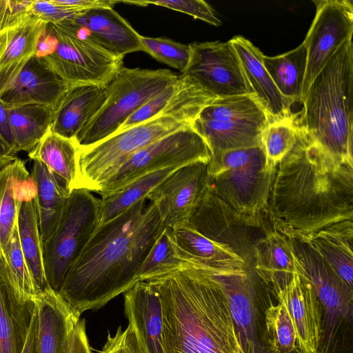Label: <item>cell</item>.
I'll return each instance as SVG.
<instances>
[{"label":"cell","instance_id":"cell-13","mask_svg":"<svg viewBox=\"0 0 353 353\" xmlns=\"http://www.w3.org/2000/svg\"><path fill=\"white\" fill-rule=\"evenodd\" d=\"M32 0H0V97L35 56L48 22L32 14Z\"/></svg>","mask_w":353,"mask_h":353},{"label":"cell","instance_id":"cell-39","mask_svg":"<svg viewBox=\"0 0 353 353\" xmlns=\"http://www.w3.org/2000/svg\"><path fill=\"white\" fill-rule=\"evenodd\" d=\"M297 128V116L292 114L266 125L261 134V144L269 166H276L292 149Z\"/></svg>","mask_w":353,"mask_h":353},{"label":"cell","instance_id":"cell-2","mask_svg":"<svg viewBox=\"0 0 353 353\" xmlns=\"http://www.w3.org/2000/svg\"><path fill=\"white\" fill-rule=\"evenodd\" d=\"M165 228L147 198L99 224L57 293L79 315L104 306L137 283L140 266Z\"/></svg>","mask_w":353,"mask_h":353},{"label":"cell","instance_id":"cell-38","mask_svg":"<svg viewBox=\"0 0 353 353\" xmlns=\"http://www.w3.org/2000/svg\"><path fill=\"white\" fill-rule=\"evenodd\" d=\"M268 343L272 353H303L295 327L283 301L270 305L265 312Z\"/></svg>","mask_w":353,"mask_h":353},{"label":"cell","instance_id":"cell-9","mask_svg":"<svg viewBox=\"0 0 353 353\" xmlns=\"http://www.w3.org/2000/svg\"><path fill=\"white\" fill-rule=\"evenodd\" d=\"M100 199L84 188L70 192L61 219L42 243L48 286L58 292L68 270L99 224Z\"/></svg>","mask_w":353,"mask_h":353},{"label":"cell","instance_id":"cell-29","mask_svg":"<svg viewBox=\"0 0 353 353\" xmlns=\"http://www.w3.org/2000/svg\"><path fill=\"white\" fill-rule=\"evenodd\" d=\"M35 301L20 303L0 271V353H21Z\"/></svg>","mask_w":353,"mask_h":353},{"label":"cell","instance_id":"cell-48","mask_svg":"<svg viewBox=\"0 0 353 353\" xmlns=\"http://www.w3.org/2000/svg\"><path fill=\"white\" fill-rule=\"evenodd\" d=\"M17 158L16 154L0 139V169L10 163Z\"/></svg>","mask_w":353,"mask_h":353},{"label":"cell","instance_id":"cell-37","mask_svg":"<svg viewBox=\"0 0 353 353\" xmlns=\"http://www.w3.org/2000/svg\"><path fill=\"white\" fill-rule=\"evenodd\" d=\"M188 263L184 261L165 227L154 242L139 270L137 281H148L165 275Z\"/></svg>","mask_w":353,"mask_h":353},{"label":"cell","instance_id":"cell-18","mask_svg":"<svg viewBox=\"0 0 353 353\" xmlns=\"http://www.w3.org/2000/svg\"><path fill=\"white\" fill-rule=\"evenodd\" d=\"M58 23L117 57L143 51L141 34L113 8L90 10Z\"/></svg>","mask_w":353,"mask_h":353},{"label":"cell","instance_id":"cell-11","mask_svg":"<svg viewBox=\"0 0 353 353\" xmlns=\"http://www.w3.org/2000/svg\"><path fill=\"white\" fill-rule=\"evenodd\" d=\"M210 150L192 127L180 129L131 154L97 188L101 197L108 196L148 173L196 161H209Z\"/></svg>","mask_w":353,"mask_h":353},{"label":"cell","instance_id":"cell-20","mask_svg":"<svg viewBox=\"0 0 353 353\" xmlns=\"http://www.w3.org/2000/svg\"><path fill=\"white\" fill-rule=\"evenodd\" d=\"M124 312L143 353H166L161 301L149 282H138L124 293Z\"/></svg>","mask_w":353,"mask_h":353},{"label":"cell","instance_id":"cell-14","mask_svg":"<svg viewBox=\"0 0 353 353\" xmlns=\"http://www.w3.org/2000/svg\"><path fill=\"white\" fill-rule=\"evenodd\" d=\"M191 56L181 74L216 98L250 95L238 55L230 41L190 43Z\"/></svg>","mask_w":353,"mask_h":353},{"label":"cell","instance_id":"cell-16","mask_svg":"<svg viewBox=\"0 0 353 353\" xmlns=\"http://www.w3.org/2000/svg\"><path fill=\"white\" fill-rule=\"evenodd\" d=\"M208 162L199 161L179 168L148 195L165 227L188 223L208 183Z\"/></svg>","mask_w":353,"mask_h":353},{"label":"cell","instance_id":"cell-26","mask_svg":"<svg viewBox=\"0 0 353 353\" xmlns=\"http://www.w3.org/2000/svg\"><path fill=\"white\" fill-rule=\"evenodd\" d=\"M106 86L82 85L70 87L56 110L50 131L74 139L102 106Z\"/></svg>","mask_w":353,"mask_h":353},{"label":"cell","instance_id":"cell-31","mask_svg":"<svg viewBox=\"0 0 353 353\" xmlns=\"http://www.w3.org/2000/svg\"><path fill=\"white\" fill-rule=\"evenodd\" d=\"M34 196L35 192L21 201L17 228L23 254L38 289L43 293L50 287L45 274L42 241Z\"/></svg>","mask_w":353,"mask_h":353},{"label":"cell","instance_id":"cell-6","mask_svg":"<svg viewBox=\"0 0 353 353\" xmlns=\"http://www.w3.org/2000/svg\"><path fill=\"white\" fill-rule=\"evenodd\" d=\"M275 168L268 165L262 144L215 153L208 162V185L238 214L264 223Z\"/></svg>","mask_w":353,"mask_h":353},{"label":"cell","instance_id":"cell-19","mask_svg":"<svg viewBox=\"0 0 353 353\" xmlns=\"http://www.w3.org/2000/svg\"><path fill=\"white\" fill-rule=\"evenodd\" d=\"M274 292L290 313L303 353H317L323 336L322 311L310 283L295 266L290 281Z\"/></svg>","mask_w":353,"mask_h":353},{"label":"cell","instance_id":"cell-33","mask_svg":"<svg viewBox=\"0 0 353 353\" xmlns=\"http://www.w3.org/2000/svg\"><path fill=\"white\" fill-rule=\"evenodd\" d=\"M264 66L280 93L292 105L301 103L307 67V48L303 41L283 54L263 55Z\"/></svg>","mask_w":353,"mask_h":353},{"label":"cell","instance_id":"cell-17","mask_svg":"<svg viewBox=\"0 0 353 353\" xmlns=\"http://www.w3.org/2000/svg\"><path fill=\"white\" fill-rule=\"evenodd\" d=\"M196 267L206 271L221 288L244 352L257 353L256 299L259 275L254 268Z\"/></svg>","mask_w":353,"mask_h":353},{"label":"cell","instance_id":"cell-27","mask_svg":"<svg viewBox=\"0 0 353 353\" xmlns=\"http://www.w3.org/2000/svg\"><path fill=\"white\" fill-rule=\"evenodd\" d=\"M42 243L59 224L70 194L66 183L43 163L34 161L30 173Z\"/></svg>","mask_w":353,"mask_h":353},{"label":"cell","instance_id":"cell-30","mask_svg":"<svg viewBox=\"0 0 353 353\" xmlns=\"http://www.w3.org/2000/svg\"><path fill=\"white\" fill-rule=\"evenodd\" d=\"M307 237L341 279L353 289V221L333 225Z\"/></svg>","mask_w":353,"mask_h":353},{"label":"cell","instance_id":"cell-10","mask_svg":"<svg viewBox=\"0 0 353 353\" xmlns=\"http://www.w3.org/2000/svg\"><path fill=\"white\" fill-rule=\"evenodd\" d=\"M270 123L252 96L216 98L205 107L192 123L205 141L211 155L261 144V134Z\"/></svg>","mask_w":353,"mask_h":353},{"label":"cell","instance_id":"cell-34","mask_svg":"<svg viewBox=\"0 0 353 353\" xmlns=\"http://www.w3.org/2000/svg\"><path fill=\"white\" fill-rule=\"evenodd\" d=\"M77 154L78 146L74 139L60 136L50 129L28 156L45 164L66 183L71 191L77 181Z\"/></svg>","mask_w":353,"mask_h":353},{"label":"cell","instance_id":"cell-4","mask_svg":"<svg viewBox=\"0 0 353 353\" xmlns=\"http://www.w3.org/2000/svg\"><path fill=\"white\" fill-rule=\"evenodd\" d=\"M214 97L189 78L165 109L152 118L131 126L94 145L78 148L77 176L74 189L94 192L97 187L131 154L154 141L192 125Z\"/></svg>","mask_w":353,"mask_h":353},{"label":"cell","instance_id":"cell-5","mask_svg":"<svg viewBox=\"0 0 353 353\" xmlns=\"http://www.w3.org/2000/svg\"><path fill=\"white\" fill-rule=\"evenodd\" d=\"M300 124L327 154L353 163V43L345 41L311 83Z\"/></svg>","mask_w":353,"mask_h":353},{"label":"cell","instance_id":"cell-12","mask_svg":"<svg viewBox=\"0 0 353 353\" xmlns=\"http://www.w3.org/2000/svg\"><path fill=\"white\" fill-rule=\"evenodd\" d=\"M193 229L234 252L253 268L254 245L271 225L268 221L256 223L234 212L219 199L208 183L187 223Z\"/></svg>","mask_w":353,"mask_h":353},{"label":"cell","instance_id":"cell-42","mask_svg":"<svg viewBox=\"0 0 353 353\" xmlns=\"http://www.w3.org/2000/svg\"><path fill=\"white\" fill-rule=\"evenodd\" d=\"M99 353H143L132 328L119 326L115 334H109Z\"/></svg>","mask_w":353,"mask_h":353},{"label":"cell","instance_id":"cell-22","mask_svg":"<svg viewBox=\"0 0 353 353\" xmlns=\"http://www.w3.org/2000/svg\"><path fill=\"white\" fill-rule=\"evenodd\" d=\"M229 41L239 59L250 95L264 110L270 123L290 116L292 104L280 93L266 70L262 52L241 36Z\"/></svg>","mask_w":353,"mask_h":353},{"label":"cell","instance_id":"cell-43","mask_svg":"<svg viewBox=\"0 0 353 353\" xmlns=\"http://www.w3.org/2000/svg\"><path fill=\"white\" fill-rule=\"evenodd\" d=\"M30 12L48 23H58L81 14L57 4L53 0H32Z\"/></svg>","mask_w":353,"mask_h":353},{"label":"cell","instance_id":"cell-47","mask_svg":"<svg viewBox=\"0 0 353 353\" xmlns=\"http://www.w3.org/2000/svg\"><path fill=\"white\" fill-rule=\"evenodd\" d=\"M36 327V310L34 307L32 322L28 331L25 345L21 353H36L34 346V336Z\"/></svg>","mask_w":353,"mask_h":353},{"label":"cell","instance_id":"cell-21","mask_svg":"<svg viewBox=\"0 0 353 353\" xmlns=\"http://www.w3.org/2000/svg\"><path fill=\"white\" fill-rule=\"evenodd\" d=\"M70 88L35 55L26 64L0 99L7 108L40 104L57 109Z\"/></svg>","mask_w":353,"mask_h":353},{"label":"cell","instance_id":"cell-32","mask_svg":"<svg viewBox=\"0 0 353 353\" xmlns=\"http://www.w3.org/2000/svg\"><path fill=\"white\" fill-rule=\"evenodd\" d=\"M15 150L31 151L50 130L56 110L40 104H26L7 108Z\"/></svg>","mask_w":353,"mask_h":353},{"label":"cell","instance_id":"cell-15","mask_svg":"<svg viewBox=\"0 0 353 353\" xmlns=\"http://www.w3.org/2000/svg\"><path fill=\"white\" fill-rule=\"evenodd\" d=\"M314 3L316 15L303 41L307 48V67L301 103L315 77L336 49L352 37L353 33L351 0H321Z\"/></svg>","mask_w":353,"mask_h":353},{"label":"cell","instance_id":"cell-8","mask_svg":"<svg viewBox=\"0 0 353 353\" xmlns=\"http://www.w3.org/2000/svg\"><path fill=\"white\" fill-rule=\"evenodd\" d=\"M179 77L168 69L123 67L107 85L101 108L74 138L78 148L94 145L116 133L130 116Z\"/></svg>","mask_w":353,"mask_h":353},{"label":"cell","instance_id":"cell-45","mask_svg":"<svg viewBox=\"0 0 353 353\" xmlns=\"http://www.w3.org/2000/svg\"><path fill=\"white\" fill-rule=\"evenodd\" d=\"M57 4L82 13L96 8H113L119 1L113 0H53Z\"/></svg>","mask_w":353,"mask_h":353},{"label":"cell","instance_id":"cell-23","mask_svg":"<svg viewBox=\"0 0 353 353\" xmlns=\"http://www.w3.org/2000/svg\"><path fill=\"white\" fill-rule=\"evenodd\" d=\"M36 353H66L69 333L81 315L50 288L35 301Z\"/></svg>","mask_w":353,"mask_h":353},{"label":"cell","instance_id":"cell-46","mask_svg":"<svg viewBox=\"0 0 353 353\" xmlns=\"http://www.w3.org/2000/svg\"><path fill=\"white\" fill-rule=\"evenodd\" d=\"M0 139L14 153L17 154L15 145L10 128L8 109L0 99Z\"/></svg>","mask_w":353,"mask_h":353},{"label":"cell","instance_id":"cell-1","mask_svg":"<svg viewBox=\"0 0 353 353\" xmlns=\"http://www.w3.org/2000/svg\"><path fill=\"white\" fill-rule=\"evenodd\" d=\"M267 210L275 228L306 236L353 221V163L327 154L298 119L295 143L276 165Z\"/></svg>","mask_w":353,"mask_h":353},{"label":"cell","instance_id":"cell-25","mask_svg":"<svg viewBox=\"0 0 353 353\" xmlns=\"http://www.w3.org/2000/svg\"><path fill=\"white\" fill-rule=\"evenodd\" d=\"M253 268L274 291L283 288L293 276L295 263L290 242L272 224L254 245Z\"/></svg>","mask_w":353,"mask_h":353},{"label":"cell","instance_id":"cell-36","mask_svg":"<svg viewBox=\"0 0 353 353\" xmlns=\"http://www.w3.org/2000/svg\"><path fill=\"white\" fill-rule=\"evenodd\" d=\"M182 167V166H181ZM168 168L143 175L100 199V221L103 223L148 195L168 176L181 168Z\"/></svg>","mask_w":353,"mask_h":353},{"label":"cell","instance_id":"cell-41","mask_svg":"<svg viewBox=\"0 0 353 353\" xmlns=\"http://www.w3.org/2000/svg\"><path fill=\"white\" fill-rule=\"evenodd\" d=\"M137 6H146L150 4L165 7L175 11L185 13L195 19H201L211 25L219 26L221 21L216 17L211 6L202 0H177V1H125Z\"/></svg>","mask_w":353,"mask_h":353},{"label":"cell","instance_id":"cell-24","mask_svg":"<svg viewBox=\"0 0 353 353\" xmlns=\"http://www.w3.org/2000/svg\"><path fill=\"white\" fill-rule=\"evenodd\" d=\"M169 229L179 255L189 264L216 270L250 268L230 249L209 239L188 223Z\"/></svg>","mask_w":353,"mask_h":353},{"label":"cell","instance_id":"cell-28","mask_svg":"<svg viewBox=\"0 0 353 353\" xmlns=\"http://www.w3.org/2000/svg\"><path fill=\"white\" fill-rule=\"evenodd\" d=\"M35 192L25 163L17 158L0 169V248L4 249L17 223L22 199Z\"/></svg>","mask_w":353,"mask_h":353},{"label":"cell","instance_id":"cell-7","mask_svg":"<svg viewBox=\"0 0 353 353\" xmlns=\"http://www.w3.org/2000/svg\"><path fill=\"white\" fill-rule=\"evenodd\" d=\"M70 87L107 86L123 66L115 56L61 23H48L35 54Z\"/></svg>","mask_w":353,"mask_h":353},{"label":"cell","instance_id":"cell-40","mask_svg":"<svg viewBox=\"0 0 353 353\" xmlns=\"http://www.w3.org/2000/svg\"><path fill=\"white\" fill-rule=\"evenodd\" d=\"M143 51L157 61L179 70L183 74L191 56L190 44H183L165 38H154L141 35Z\"/></svg>","mask_w":353,"mask_h":353},{"label":"cell","instance_id":"cell-3","mask_svg":"<svg viewBox=\"0 0 353 353\" xmlns=\"http://www.w3.org/2000/svg\"><path fill=\"white\" fill-rule=\"evenodd\" d=\"M148 282L161 301L166 353H245L224 293L206 271L186 263Z\"/></svg>","mask_w":353,"mask_h":353},{"label":"cell","instance_id":"cell-35","mask_svg":"<svg viewBox=\"0 0 353 353\" xmlns=\"http://www.w3.org/2000/svg\"><path fill=\"white\" fill-rule=\"evenodd\" d=\"M0 271L20 303L35 301L41 295L23 254L17 223L6 246L0 248Z\"/></svg>","mask_w":353,"mask_h":353},{"label":"cell","instance_id":"cell-44","mask_svg":"<svg viewBox=\"0 0 353 353\" xmlns=\"http://www.w3.org/2000/svg\"><path fill=\"white\" fill-rule=\"evenodd\" d=\"M66 353H92L84 319L80 318L72 327L68 335Z\"/></svg>","mask_w":353,"mask_h":353}]
</instances>
